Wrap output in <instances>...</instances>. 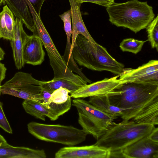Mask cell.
<instances>
[{"label": "cell", "mask_w": 158, "mask_h": 158, "mask_svg": "<svg viewBox=\"0 0 158 158\" xmlns=\"http://www.w3.org/2000/svg\"><path fill=\"white\" fill-rule=\"evenodd\" d=\"M107 95L111 104L122 109L123 120L158 125V83H124Z\"/></svg>", "instance_id": "obj_1"}, {"label": "cell", "mask_w": 158, "mask_h": 158, "mask_svg": "<svg viewBox=\"0 0 158 158\" xmlns=\"http://www.w3.org/2000/svg\"><path fill=\"white\" fill-rule=\"evenodd\" d=\"M72 54L79 65L93 70L107 71L118 75L124 68V65L113 58L105 48L81 34L76 37Z\"/></svg>", "instance_id": "obj_2"}, {"label": "cell", "mask_w": 158, "mask_h": 158, "mask_svg": "<svg viewBox=\"0 0 158 158\" xmlns=\"http://www.w3.org/2000/svg\"><path fill=\"white\" fill-rule=\"evenodd\" d=\"M106 10L112 24L128 28L135 33L146 28L155 16L152 7L147 2L138 0L114 2Z\"/></svg>", "instance_id": "obj_3"}, {"label": "cell", "mask_w": 158, "mask_h": 158, "mask_svg": "<svg viewBox=\"0 0 158 158\" xmlns=\"http://www.w3.org/2000/svg\"><path fill=\"white\" fill-rule=\"evenodd\" d=\"M151 124L132 120L114 123L94 144L111 153L119 152L139 139L148 136L155 127Z\"/></svg>", "instance_id": "obj_4"}, {"label": "cell", "mask_w": 158, "mask_h": 158, "mask_svg": "<svg viewBox=\"0 0 158 158\" xmlns=\"http://www.w3.org/2000/svg\"><path fill=\"white\" fill-rule=\"evenodd\" d=\"M27 2L35 28V31L33 34L40 38L45 48L54 73L53 79H64L72 81L80 87L87 85L86 81L79 75L74 74L68 67L45 28L40 16L37 13L29 0H27Z\"/></svg>", "instance_id": "obj_5"}, {"label": "cell", "mask_w": 158, "mask_h": 158, "mask_svg": "<svg viewBox=\"0 0 158 158\" xmlns=\"http://www.w3.org/2000/svg\"><path fill=\"white\" fill-rule=\"evenodd\" d=\"M72 105L78 112V122L87 135L98 139L114 124L118 117L106 113L80 98H74Z\"/></svg>", "instance_id": "obj_6"}, {"label": "cell", "mask_w": 158, "mask_h": 158, "mask_svg": "<svg viewBox=\"0 0 158 158\" xmlns=\"http://www.w3.org/2000/svg\"><path fill=\"white\" fill-rule=\"evenodd\" d=\"M27 127L29 132L40 140L69 146H74L85 141L87 135L82 129L71 126L31 122Z\"/></svg>", "instance_id": "obj_7"}, {"label": "cell", "mask_w": 158, "mask_h": 158, "mask_svg": "<svg viewBox=\"0 0 158 158\" xmlns=\"http://www.w3.org/2000/svg\"><path fill=\"white\" fill-rule=\"evenodd\" d=\"M47 82L37 80L28 73L19 72L1 85V91L3 94L42 103L41 85Z\"/></svg>", "instance_id": "obj_8"}, {"label": "cell", "mask_w": 158, "mask_h": 158, "mask_svg": "<svg viewBox=\"0 0 158 158\" xmlns=\"http://www.w3.org/2000/svg\"><path fill=\"white\" fill-rule=\"evenodd\" d=\"M118 76L123 83L129 82L158 83V60H150L136 69L124 68Z\"/></svg>", "instance_id": "obj_9"}, {"label": "cell", "mask_w": 158, "mask_h": 158, "mask_svg": "<svg viewBox=\"0 0 158 158\" xmlns=\"http://www.w3.org/2000/svg\"><path fill=\"white\" fill-rule=\"evenodd\" d=\"M110 157L158 158V142L151 140L147 136L119 152L111 153Z\"/></svg>", "instance_id": "obj_10"}, {"label": "cell", "mask_w": 158, "mask_h": 158, "mask_svg": "<svg viewBox=\"0 0 158 158\" xmlns=\"http://www.w3.org/2000/svg\"><path fill=\"white\" fill-rule=\"evenodd\" d=\"M118 75L110 78H105L79 88L70 94L73 98H85L92 96L108 95L118 88L123 83Z\"/></svg>", "instance_id": "obj_11"}, {"label": "cell", "mask_w": 158, "mask_h": 158, "mask_svg": "<svg viewBox=\"0 0 158 158\" xmlns=\"http://www.w3.org/2000/svg\"><path fill=\"white\" fill-rule=\"evenodd\" d=\"M111 152L96 145L80 147L69 146L60 148L55 158H109Z\"/></svg>", "instance_id": "obj_12"}, {"label": "cell", "mask_w": 158, "mask_h": 158, "mask_svg": "<svg viewBox=\"0 0 158 158\" xmlns=\"http://www.w3.org/2000/svg\"><path fill=\"white\" fill-rule=\"evenodd\" d=\"M43 45L40 39L37 35L33 34L31 36L28 35L23 49V57L25 64L37 65L42 63L45 55Z\"/></svg>", "instance_id": "obj_13"}, {"label": "cell", "mask_w": 158, "mask_h": 158, "mask_svg": "<svg viewBox=\"0 0 158 158\" xmlns=\"http://www.w3.org/2000/svg\"><path fill=\"white\" fill-rule=\"evenodd\" d=\"M23 24L21 20L15 18L13 37L10 40L15 65L18 69H22L25 64L23 60V49L28 35L23 29Z\"/></svg>", "instance_id": "obj_14"}, {"label": "cell", "mask_w": 158, "mask_h": 158, "mask_svg": "<svg viewBox=\"0 0 158 158\" xmlns=\"http://www.w3.org/2000/svg\"><path fill=\"white\" fill-rule=\"evenodd\" d=\"M70 6L71 19L72 23V42L71 54L74 46L76 39L79 34L81 35L88 40L94 44H97L92 37L82 19L80 7L81 4L77 2L75 0H69Z\"/></svg>", "instance_id": "obj_15"}, {"label": "cell", "mask_w": 158, "mask_h": 158, "mask_svg": "<svg viewBox=\"0 0 158 158\" xmlns=\"http://www.w3.org/2000/svg\"><path fill=\"white\" fill-rule=\"evenodd\" d=\"M67 89L60 87L54 91L45 106L58 117L68 111L71 106V97Z\"/></svg>", "instance_id": "obj_16"}, {"label": "cell", "mask_w": 158, "mask_h": 158, "mask_svg": "<svg viewBox=\"0 0 158 158\" xmlns=\"http://www.w3.org/2000/svg\"><path fill=\"white\" fill-rule=\"evenodd\" d=\"M3 3L28 30L33 33L35 31L34 22L26 0H3Z\"/></svg>", "instance_id": "obj_17"}, {"label": "cell", "mask_w": 158, "mask_h": 158, "mask_svg": "<svg viewBox=\"0 0 158 158\" xmlns=\"http://www.w3.org/2000/svg\"><path fill=\"white\" fill-rule=\"evenodd\" d=\"M43 149L35 150L23 147H14L10 144L0 147V158H46Z\"/></svg>", "instance_id": "obj_18"}, {"label": "cell", "mask_w": 158, "mask_h": 158, "mask_svg": "<svg viewBox=\"0 0 158 158\" xmlns=\"http://www.w3.org/2000/svg\"><path fill=\"white\" fill-rule=\"evenodd\" d=\"M22 106L27 113L37 119L44 121L47 117L51 120L55 121L59 118L52 110L40 102L24 100Z\"/></svg>", "instance_id": "obj_19"}, {"label": "cell", "mask_w": 158, "mask_h": 158, "mask_svg": "<svg viewBox=\"0 0 158 158\" xmlns=\"http://www.w3.org/2000/svg\"><path fill=\"white\" fill-rule=\"evenodd\" d=\"M15 19L8 7L4 6L0 12V38L10 41L13 38Z\"/></svg>", "instance_id": "obj_20"}, {"label": "cell", "mask_w": 158, "mask_h": 158, "mask_svg": "<svg viewBox=\"0 0 158 158\" xmlns=\"http://www.w3.org/2000/svg\"><path fill=\"white\" fill-rule=\"evenodd\" d=\"M89 102L108 114L120 117L122 109L110 103L107 95L89 97Z\"/></svg>", "instance_id": "obj_21"}, {"label": "cell", "mask_w": 158, "mask_h": 158, "mask_svg": "<svg viewBox=\"0 0 158 158\" xmlns=\"http://www.w3.org/2000/svg\"><path fill=\"white\" fill-rule=\"evenodd\" d=\"M41 86L43 88L53 91L62 87L69 90L70 94L80 87L72 81L63 78L53 79L50 81H47Z\"/></svg>", "instance_id": "obj_22"}, {"label": "cell", "mask_w": 158, "mask_h": 158, "mask_svg": "<svg viewBox=\"0 0 158 158\" xmlns=\"http://www.w3.org/2000/svg\"><path fill=\"white\" fill-rule=\"evenodd\" d=\"M145 41L136 40L132 38L123 39L120 43L119 47L123 52H127L136 54L140 51Z\"/></svg>", "instance_id": "obj_23"}, {"label": "cell", "mask_w": 158, "mask_h": 158, "mask_svg": "<svg viewBox=\"0 0 158 158\" xmlns=\"http://www.w3.org/2000/svg\"><path fill=\"white\" fill-rule=\"evenodd\" d=\"M158 15L148 24L146 28L148 40L153 48L158 51Z\"/></svg>", "instance_id": "obj_24"}, {"label": "cell", "mask_w": 158, "mask_h": 158, "mask_svg": "<svg viewBox=\"0 0 158 158\" xmlns=\"http://www.w3.org/2000/svg\"><path fill=\"white\" fill-rule=\"evenodd\" d=\"M0 127L9 134L12 133V130L4 112L2 103L0 101Z\"/></svg>", "instance_id": "obj_25"}, {"label": "cell", "mask_w": 158, "mask_h": 158, "mask_svg": "<svg viewBox=\"0 0 158 158\" xmlns=\"http://www.w3.org/2000/svg\"><path fill=\"white\" fill-rule=\"evenodd\" d=\"M78 3L81 4L84 2L94 3L107 7L114 3V0H75Z\"/></svg>", "instance_id": "obj_26"}, {"label": "cell", "mask_w": 158, "mask_h": 158, "mask_svg": "<svg viewBox=\"0 0 158 158\" xmlns=\"http://www.w3.org/2000/svg\"><path fill=\"white\" fill-rule=\"evenodd\" d=\"M53 91L42 88L41 94L43 100L42 103L45 106L47 104L48 100Z\"/></svg>", "instance_id": "obj_27"}, {"label": "cell", "mask_w": 158, "mask_h": 158, "mask_svg": "<svg viewBox=\"0 0 158 158\" xmlns=\"http://www.w3.org/2000/svg\"><path fill=\"white\" fill-rule=\"evenodd\" d=\"M38 15L40 16L41 9L45 0H29Z\"/></svg>", "instance_id": "obj_28"}, {"label": "cell", "mask_w": 158, "mask_h": 158, "mask_svg": "<svg viewBox=\"0 0 158 158\" xmlns=\"http://www.w3.org/2000/svg\"><path fill=\"white\" fill-rule=\"evenodd\" d=\"M151 140L158 142V128L155 127L148 136Z\"/></svg>", "instance_id": "obj_29"}, {"label": "cell", "mask_w": 158, "mask_h": 158, "mask_svg": "<svg viewBox=\"0 0 158 158\" xmlns=\"http://www.w3.org/2000/svg\"><path fill=\"white\" fill-rule=\"evenodd\" d=\"M6 71L5 65L0 62V81L2 82L5 78Z\"/></svg>", "instance_id": "obj_30"}, {"label": "cell", "mask_w": 158, "mask_h": 158, "mask_svg": "<svg viewBox=\"0 0 158 158\" xmlns=\"http://www.w3.org/2000/svg\"><path fill=\"white\" fill-rule=\"evenodd\" d=\"M9 145L5 138L0 134V147L6 146Z\"/></svg>", "instance_id": "obj_31"}, {"label": "cell", "mask_w": 158, "mask_h": 158, "mask_svg": "<svg viewBox=\"0 0 158 158\" xmlns=\"http://www.w3.org/2000/svg\"><path fill=\"white\" fill-rule=\"evenodd\" d=\"M5 55V52L0 46V61L4 59Z\"/></svg>", "instance_id": "obj_32"}, {"label": "cell", "mask_w": 158, "mask_h": 158, "mask_svg": "<svg viewBox=\"0 0 158 158\" xmlns=\"http://www.w3.org/2000/svg\"><path fill=\"white\" fill-rule=\"evenodd\" d=\"M3 3V0H0V6Z\"/></svg>", "instance_id": "obj_33"}]
</instances>
